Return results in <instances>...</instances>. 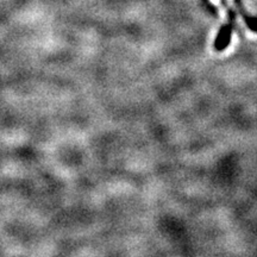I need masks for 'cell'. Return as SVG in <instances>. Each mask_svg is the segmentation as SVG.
I'll return each mask as SVG.
<instances>
[{
    "instance_id": "obj_3",
    "label": "cell",
    "mask_w": 257,
    "mask_h": 257,
    "mask_svg": "<svg viewBox=\"0 0 257 257\" xmlns=\"http://www.w3.org/2000/svg\"><path fill=\"white\" fill-rule=\"evenodd\" d=\"M204 2H205V3H206V4H207V6H208V8L213 9V8H212V6H211V4H210V3H208V0H204Z\"/></svg>"
},
{
    "instance_id": "obj_2",
    "label": "cell",
    "mask_w": 257,
    "mask_h": 257,
    "mask_svg": "<svg viewBox=\"0 0 257 257\" xmlns=\"http://www.w3.org/2000/svg\"><path fill=\"white\" fill-rule=\"evenodd\" d=\"M234 4H236L237 9H238L239 15L242 16V18L244 19V22H245V24L248 25L250 30L253 32H257V18L246 14L245 10H244V8H243L242 0H234Z\"/></svg>"
},
{
    "instance_id": "obj_1",
    "label": "cell",
    "mask_w": 257,
    "mask_h": 257,
    "mask_svg": "<svg viewBox=\"0 0 257 257\" xmlns=\"http://www.w3.org/2000/svg\"><path fill=\"white\" fill-rule=\"evenodd\" d=\"M233 28L234 24L229 23V22L221 27L219 34H218L216 41H214V49H216V51H223L229 47L231 37H232Z\"/></svg>"
}]
</instances>
